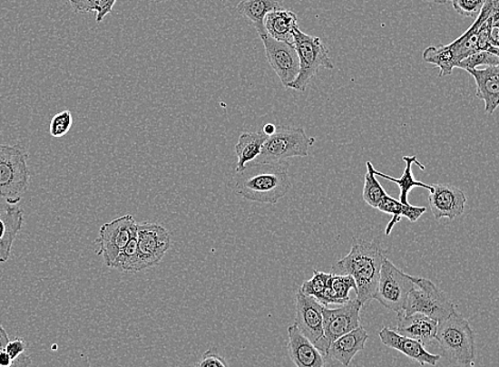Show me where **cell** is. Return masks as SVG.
<instances>
[{
	"label": "cell",
	"mask_w": 499,
	"mask_h": 367,
	"mask_svg": "<svg viewBox=\"0 0 499 367\" xmlns=\"http://www.w3.org/2000/svg\"><path fill=\"white\" fill-rule=\"evenodd\" d=\"M386 250L378 240L355 241L351 251L333 266L334 274L349 275L357 285V300L367 306L376 296Z\"/></svg>",
	"instance_id": "obj_1"
},
{
	"label": "cell",
	"mask_w": 499,
	"mask_h": 367,
	"mask_svg": "<svg viewBox=\"0 0 499 367\" xmlns=\"http://www.w3.org/2000/svg\"><path fill=\"white\" fill-rule=\"evenodd\" d=\"M289 164L251 161L246 169L236 172L233 179L237 195L248 201L276 204L291 188Z\"/></svg>",
	"instance_id": "obj_2"
},
{
	"label": "cell",
	"mask_w": 499,
	"mask_h": 367,
	"mask_svg": "<svg viewBox=\"0 0 499 367\" xmlns=\"http://www.w3.org/2000/svg\"><path fill=\"white\" fill-rule=\"evenodd\" d=\"M435 341L446 359L453 363L473 367L476 360L475 334L469 321L455 311L439 323Z\"/></svg>",
	"instance_id": "obj_3"
},
{
	"label": "cell",
	"mask_w": 499,
	"mask_h": 367,
	"mask_svg": "<svg viewBox=\"0 0 499 367\" xmlns=\"http://www.w3.org/2000/svg\"><path fill=\"white\" fill-rule=\"evenodd\" d=\"M28 153L21 145L0 144V198L11 205L22 200L28 189Z\"/></svg>",
	"instance_id": "obj_4"
},
{
	"label": "cell",
	"mask_w": 499,
	"mask_h": 367,
	"mask_svg": "<svg viewBox=\"0 0 499 367\" xmlns=\"http://www.w3.org/2000/svg\"><path fill=\"white\" fill-rule=\"evenodd\" d=\"M292 37L299 61V72L289 89L305 92L309 81L321 67L334 70V64L329 58L328 47L320 37L304 34L298 26L292 30Z\"/></svg>",
	"instance_id": "obj_5"
},
{
	"label": "cell",
	"mask_w": 499,
	"mask_h": 367,
	"mask_svg": "<svg viewBox=\"0 0 499 367\" xmlns=\"http://www.w3.org/2000/svg\"><path fill=\"white\" fill-rule=\"evenodd\" d=\"M315 141V137H309L302 128L279 127L276 133L268 137L254 161L279 164L292 158H307Z\"/></svg>",
	"instance_id": "obj_6"
},
{
	"label": "cell",
	"mask_w": 499,
	"mask_h": 367,
	"mask_svg": "<svg viewBox=\"0 0 499 367\" xmlns=\"http://www.w3.org/2000/svg\"><path fill=\"white\" fill-rule=\"evenodd\" d=\"M456 308L441 289L429 279L416 277V287L410 292L405 315L420 314L438 323L451 316Z\"/></svg>",
	"instance_id": "obj_7"
},
{
	"label": "cell",
	"mask_w": 499,
	"mask_h": 367,
	"mask_svg": "<svg viewBox=\"0 0 499 367\" xmlns=\"http://www.w3.org/2000/svg\"><path fill=\"white\" fill-rule=\"evenodd\" d=\"M416 276L408 275L397 269L388 258H386L374 300L393 313H404L410 292L416 287Z\"/></svg>",
	"instance_id": "obj_8"
},
{
	"label": "cell",
	"mask_w": 499,
	"mask_h": 367,
	"mask_svg": "<svg viewBox=\"0 0 499 367\" xmlns=\"http://www.w3.org/2000/svg\"><path fill=\"white\" fill-rule=\"evenodd\" d=\"M137 253L132 273L158 266L171 246L170 232L155 223L137 224Z\"/></svg>",
	"instance_id": "obj_9"
},
{
	"label": "cell",
	"mask_w": 499,
	"mask_h": 367,
	"mask_svg": "<svg viewBox=\"0 0 499 367\" xmlns=\"http://www.w3.org/2000/svg\"><path fill=\"white\" fill-rule=\"evenodd\" d=\"M136 235L137 223L131 215L103 224L99 229L96 244L99 246L97 254L103 256L104 265L111 267L118 255Z\"/></svg>",
	"instance_id": "obj_10"
},
{
	"label": "cell",
	"mask_w": 499,
	"mask_h": 367,
	"mask_svg": "<svg viewBox=\"0 0 499 367\" xmlns=\"http://www.w3.org/2000/svg\"><path fill=\"white\" fill-rule=\"evenodd\" d=\"M323 306L315 297L308 296L298 291L296 295V323L305 337L327 357L329 345L324 337Z\"/></svg>",
	"instance_id": "obj_11"
},
{
	"label": "cell",
	"mask_w": 499,
	"mask_h": 367,
	"mask_svg": "<svg viewBox=\"0 0 499 367\" xmlns=\"http://www.w3.org/2000/svg\"><path fill=\"white\" fill-rule=\"evenodd\" d=\"M263 41L266 57L280 82L289 89V84L298 76L299 61L293 43L280 42L270 35L260 36Z\"/></svg>",
	"instance_id": "obj_12"
},
{
	"label": "cell",
	"mask_w": 499,
	"mask_h": 367,
	"mask_svg": "<svg viewBox=\"0 0 499 367\" xmlns=\"http://www.w3.org/2000/svg\"><path fill=\"white\" fill-rule=\"evenodd\" d=\"M361 304L355 298L336 309L323 308V329L328 345L360 325Z\"/></svg>",
	"instance_id": "obj_13"
},
{
	"label": "cell",
	"mask_w": 499,
	"mask_h": 367,
	"mask_svg": "<svg viewBox=\"0 0 499 367\" xmlns=\"http://www.w3.org/2000/svg\"><path fill=\"white\" fill-rule=\"evenodd\" d=\"M429 208L435 220L447 217L455 220L465 213L466 197L463 190L453 185H434L428 196Z\"/></svg>",
	"instance_id": "obj_14"
},
{
	"label": "cell",
	"mask_w": 499,
	"mask_h": 367,
	"mask_svg": "<svg viewBox=\"0 0 499 367\" xmlns=\"http://www.w3.org/2000/svg\"><path fill=\"white\" fill-rule=\"evenodd\" d=\"M287 352L297 367H327L326 356L299 332L296 324L289 328Z\"/></svg>",
	"instance_id": "obj_15"
},
{
	"label": "cell",
	"mask_w": 499,
	"mask_h": 367,
	"mask_svg": "<svg viewBox=\"0 0 499 367\" xmlns=\"http://www.w3.org/2000/svg\"><path fill=\"white\" fill-rule=\"evenodd\" d=\"M378 335L384 345L404 353L405 356L416 361L422 365L435 366L441 359L440 354L427 352L420 342L404 337V335L392 331L389 327H383Z\"/></svg>",
	"instance_id": "obj_16"
},
{
	"label": "cell",
	"mask_w": 499,
	"mask_h": 367,
	"mask_svg": "<svg viewBox=\"0 0 499 367\" xmlns=\"http://www.w3.org/2000/svg\"><path fill=\"white\" fill-rule=\"evenodd\" d=\"M439 323L420 314L405 315L397 314L396 333L417 342L424 346L435 340Z\"/></svg>",
	"instance_id": "obj_17"
},
{
	"label": "cell",
	"mask_w": 499,
	"mask_h": 367,
	"mask_svg": "<svg viewBox=\"0 0 499 367\" xmlns=\"http://www.w3.org/2000/svg\"><path fill=\"white\" fill-rule=\"evenodd\" d=\"M466 72L475 79L476 96L484 101L485 113L492 115L499 107V65Z\"/></svg>",
	"instance_id": "obj_18"
},
{
	"label": "cell",
	"mask_w": 499,
	"mask_h": 367,
	"mask_svg": "<svg viewBox=\"0 0 499 367\" xmlns=\"http://www.w3.org/2000/svg\"><path fill=\"white\" fill-rule=\"evenodd\" d=\"M369 339L366 329L359 326L355 331L342 335L330 344L327 357L338 361L343 366L347 367L357 354L364 351L367 341Z\"/></svg>",
	"instance_id": "obj_19"
},
{
	"label": "cell",
	"mask_w": 499,
	"mask_h": 367,
	"mask_svg": "<svg viewBox=\"0 0 499 367\" xmlns=\"http://www.w3.org/2000/svg\"><path fill=\"white\" fill-rule=\"evenodd\" d=\"M24 224V210L9 204L0 215V264L7 263L12 246L21 232Z\"/></svg>",
	"instance_id": "obj_20"
},
{
	"label": "cell",
	"mask_w": 499,
	"mask_h": 367,
	"mask_svg": "<svg viewBox=\"0 0 499 367\" xmlns=\"http://www.w3.org/2000/svg\"><path fill=\"white\" fill-rule=\"evenodd\" d=\"M280 9L279 0H240L236 10L251 22L259 36L267 35L265 18L270 12Z\"/></svg>",
	"instance_id": "obj_21"
},
{
	"label": "cell",
	"mask_w": 499,
	"mask_h": 367,
	"mask_svg": "<svg viewBox=\"0 0 499 367\" xmlns=\"http://www.w3.org/2000/svg\"><path fill=\"white\" fill-rule=\"evenodd\" d=\"M268 140V136L263 130L259 132H243L240 134L239 142L235 146L237 155L236 172H241L246 169V166L259 157L261 149Z\"/></svg>",
	"instance_id": "obj_22"
},
{
	"label": "cell",
	"mask_w": 499,
	"mask_h": 367,
	"mask_svg": "<svg viewBox=\"0 0 499 367\" xmlns=\"http://www.w3.org/2000/svg\"><path fill=\"white\" fill-rule=\"evenodd\" d=\"M298 26V16L289 10L273 11L265 18L267 34L280 42L293 43L292 30Z\"/></svg>",
	"instance_id": "obj_23"
},
{
	"label": "cell",
	"mask_w": 499,
	"mask_h": 367,
	"mask_svg": "<svg viewBox=\"0 0 499 367\" xmlns=\"http://www.w3.org/2000/svg\"><path fill=\"white\" fill-rule=\"evenodd\" d=\"M403 160L406 163V168H405L402 178L396 179L383 172H379L376 169H373L374 174L385 179L390 180V182L395 183L401 189V194H399V201L405 205H409L408 195L411 189L415 188H422L432 192L434 190V186L427 185L416 180L413 173V165L416 164L417 167L421 168L422 170H426V167L417 161L416 157H404Z\"/></svg>",
	"instance_id": "obj_24"
},
{
	"label": "cell",
	"mask_w": 499,
	"mask_h": 367,
	"mask_svg": "<svg viewBox=\"0 0 499 367\" xmlns=\"http://www.w3.org/2000/svg\"><path fill=\"white\" fill-rule=\"evenodd\" d=\"M382 213L392 216L391 221L386 227V235L391 234L393 227L396 226V223L402 220V217H407L410 222H416L420 217L426 213V208L413 207V205H405L399 200L386 196L383 202L379 204L377 208Z\"/></svg>",
	"instance_id": "obj_25"
},
{
	"label": "cell",
	"mask_w": 499,
	"mask_h": 367,
	"mask_svg": "<svg viewBox=\"0 0 499 367\" xmlns=\"http://www.w3.org/2000/svg\"><path fill=\"white\" fill-rule=\"evenodd\" d=\"M351 290L357 292V283H355L352 276L332 273L328 277L326 292H324L319 303L323 306H328L329 304H345L351 301L348 296Z\"/></svg>",
	"instance_id": "obj_26"
},
{
	"label": "cell",
	"mask_w": 499,
	"mask_h": 367,
	"mask_svg": "<svg viewBox=\"0 0 499 367\" xmlns=\"http://www.w3.org/2000/svg\"><path fill=\"white\" fill-rule=\"evenodd\" d=\"M423 59L427 63L439 67L440 77L451 76L454 68H456L459 63L448 45L426 48L423 53Z\"/></svg>",
	"instance_id": "obj_27"
},
{
	"label": "cell",
	"mask_w": 499,
	"mask_h": 367,
	"mask_svg": "<svg viewBox=\"0 0 499 367\" xmlns=\"http://www.w3.org/2000/svg\"><path fill=\"white\" fill-rule=\"evenodd\" d=\"M374 167L371 161H367V173L365 176V186L363 191V198L367 205H370L373 208H378L379 204L383 202L384 198L388 196L377 179L376 174L373 172Z\"/></svg>",
	"instance_id": "obj_28"
},
{
	"label": "cell",
	"mask_w": 499,
	"mask_h": 367,
	"mask_svg": "<svg viewBox=\"0 0 499 367\" xmlns=\"http://www.w3.org/2000/svg\"><path fill=\"white\" fill-rule=\"evenodd\" d=\"M329 275L330 274L315 270L314 276L311 277L309 281L304 282L298 290L301 291L303 295L313 296L319 302L324 292H326Z\"/></svg>",
	"instance_id": "obj_29"
},
{
	"label": "cell",
	"mask_w": 499,
	"mask_h": 367,
	"mask_svg": "<svg viewBox=\"0 0 499 367\" xmlns=\"http://www.w3.org/2000/svg\"><path fill=\"white\" fill-rule=\"evenodd\" d=\"M499 57L498 55L490 52H480L475 54L470 55L466 59L459 62L456 68L460 70L469 71L477 70L479 66H498Z\"/></svg>",
	"instance_id": "obj_30"
},
{
	"label": "cell",
	"mask_w": 499,
	"mask_h": 367,
	"mask_svg": "<svg viewBox=\"0 0 499 367\" xmlns=\"http://www.w3.org/2000/svg\"><path fill=\"white\" fill-rule=\"evenodd\" d=\"M73 126V115L72 111L65 110L55 114L49 124V134L54 137V139H60V137L65 136L70 132Z\"/></svg>",
	"instance_id": "obj_31"
},
{
	"label": "cell",
	"mask_w": 499,
	"mask_h": 367,
	"mask_svg": "<svg viewBox=\"0 0 499 367\" xmlns=\"http://www.w3.org/2000/svg\"><path fill=\"white\" fill-rule=\"evenodd\" d=\"M453 8L464 17L477 18L482 12L485 0H451Z\"/></svg>",
	"instance_id": "obj_32"
},
{
	"label": "cell",
	"mask_w": 499,
	"mask_h": 367,
	"mask_svg": "<svg viewBox=\"0 0 499 367\" xmlns=\"http://www.w3.org/2000/svg\"><path fill=\"white\" fill-rule=\"evenodd\" d=\"M197 367H229V364L220 353L213 351L205 352L198 361Z\"/></svg>",
	"instance_id": "obj_33"
},
{
	"label": "cell",
	"mask_w": 499,
	"mask_h": 367,
	"mask_svg": "<svg viewBox=\"0 0 499 367\" xmlns=\"http://www.w3.org/2000/svg\"><path fill=\"white\" fill-rule=\"evenodd\" d=\"M5 352L9 353L12 360H15L26 352V343L22 339L10 341L7 347H5Z\"/></svg>",
	"instance_id": "obj_34"
},
{
	"label": "cell",
	"mask_w": 499,
	"mask_h": 367,
	"mask_svg": "<svg viewBox=\"0 0 499 367\" xmlns=\"http://www.w3.org/2000/svg\"><path fill=\"white\" fill-rule=\"evenodd\" d=\"M496 14H499V0H485L484 8L478 17L485 22Z\"/></svg>",
	"instance_id": "obj_35"
},
{
	"label": "cell",
	"mask_w": 499,
	"mask_h": 367,
	"mask_svg": "<svg viewBox=\"0 0 499 367\" xmlns=\"http://www.w3.org/2000/svg\"><path fill=\"white\" fill-rule=\"evenodd\" d=\"M489 41L492 47L499 48V14L492 16Z\"/></svg>",
	"instance_id": "obj_36"
},
{
	"label": "cell",
	"mask_w": 499,
	"mask_h": 367,
	"mask_svg": "<svg viewBox=\"0 0 499 367\" xmlns=\"http://www.w3.org/2000/svg\"><path fill=\"white\" fill-rule=\"evenodd\" d=\"M73 8L78 14H84V12H93V0H70Z\"/></svg>",
	"instance_id": "obj_37"
},
{
	"label": "cell",
	"mask_w": 499,
	"mask_h": 367,
	"mask_svg": "<svg viewBox=\"0 0 499 367\" xmlns=\"http://www.w3.org/2000/svg\"><path fill=\"white\" fill-rule=\"evenodd\" d=\"M10 367H33V361L26 353L14 360V363Z\"/></svg>",
	"instance_id": "obj_38"
},
{
	"label": "cell",
	"mask_w": 499,
	"mask_h": 367,
	"mask_svg": "<svg viewBox=\"0 0 499 367\" xmlns=\"http://www.w3.org/2000/svg\"><path fill=\"white\" fill-rule=\"evenodd\" d=\"M9 342L10 340L7 332L5 331L3 326H0V352L5 350V347H7Z\"/></svg>",
	"instance_id": "obj_39"
},
{
	"label": "cell",
	"mask_w": 499,
	"mask_h": 367,
	"mask_svg": "<svg viewBox=\"0 0 499 367\" xmlns=\"http://www.w3.org/2000/svg\"><path fill=\"white\" fill-rule=\"evenodd\" d=\"M14 363V360L9 356L7 352H0V367H10Z\"/></svg>",
	"instance_id": "obj_40"
},
{
	"label": "cell",
	"mask_w": 499,
	"mask_h": 367,
	"mask_svg": "<svg viewBox=\"0 0 499 367\" xmlns=\"http://www.w3.org/2000/svg\"><path fill=\"white\" fill-rule=\"evenodd\" d=\"M278 127L274 126L272 123H267L263 129V132L268 136H271L277 132Z\"/></svg>",
	"instance_id": "obj_41"
},
{
	"label": "cell",
	"mask_w": 499,
	"mask_h": 367,
	"mask_svg": "<svg viewBox=\"0 0 499 367\" xmlns=\"http://www.w3.org/2000/svg\"><path fill=\"white\" fill-rule=\"evenodd\" d=\"M424 2L438 4V5H445L448 2V0H424Z\"/></svg>",
	"instance_id": "obj_42"
},
{
	"label": "cell",
	"mask_w": 499,
	"mask_h": 367,
	"mask_svg": "<svg viewBox=\"0 0 499 367\" xmlns=\"http://www.w3.org/2000/svg\"><path fill=\"white\" fill-rule=\"evenodd\" d=\"M488 52L494 53L499 57V48L491 47Z\"/></svg>",
	"instance_id": "obj_43"
},
{
	"label": "cell",
	"mask_w": 499,
	"mask_h": 367,
	"mask_svg": "<svg viewBox=\"0 0 499 367\" xmlns=\"http://www.w3.org/2000/svg\"><path fill=\"white\" fill-rule=\"evenodd\" d=\"M0 326H2V324H0Z\"/></svg>",
	"instance_id": "obj_44"
}]
</instances>
